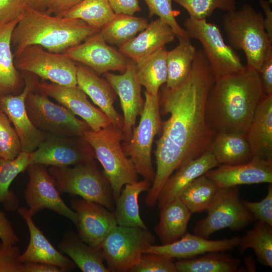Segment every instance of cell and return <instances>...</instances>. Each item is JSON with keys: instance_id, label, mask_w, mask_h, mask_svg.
<instances>
[{"instance_id": "1", "label": "cell", "mask_w": 272, "mask_h": 272, "mask_svg": "<svg viewBox=\"0 0 272 272\" xmlns=\"http://www.w3.org/2000/svg\"><path fill=\"white\" fill-rule=\"evenodd\" d=\"M215 81L207 57L199 49L185 81L173 89L162 88L159 96L160 113L170 116L162 121V133L156 142L157 169L145 198L148 206L156 205L162 187L175 170L209 148L216 133L207 121L205 108Z\"/></svg>"}, {"instance_id": "2", "label": "cell", "mask_w": 272, "mask_h": 272, "mask_svg": "<svg viewBox=\"0 0 272 272\" xmlns=\"http://www.w3.org/2000/svg\"><path fill=\"white\" fill-rule=\"evenodd\" d=\"M265 95L259 72L245 66L216 80L206 101V117L215 132L246 135Z\"/></svg>"}, {"instance_id": "3", "label": "cell", "mask_w": 272, "mask_h": 272, "mask_svg": "<svg viewBox=\"0 0 272 272\" xmlns=\"http://www.w3.org/2000/svg\"><path fill=\"white\" fill-rule=\"evenodd\" d=\"M99 31L80 19L52 16L28 7L13 30L11 43L16 47L15 56L31 45L62 53Z\"/></svg>"}, {"instance_id": "4", "label": "cell", "mask_w": 272, "mask_h": 272, "mask_svg": "<svg viewBox=\"0 0 272 272\" xmlns=\"http://www.w3.org/2000/svg\"><path fill=\"white\" fill-rule=\"evenodd\" d=\"M263 16L251 5L244 4L238 10L227 12L223 25L229 45L242 50L247 66L259 71L272 40L267 34Z\"/></svg>"}, {"instance_id": "5", "label": "cell", "mask_w": 272, "mask_h": 272, "mask_svg": "<svg viewBox=\"0 0 272 272\" xmlns=\"http://www.w3.org/2000/svg\"><path fill=\"white\" fill-rule=\"evenodd\" d=\"M83 138L91 145L109 181L114 200L125 184L138 180V174L130 159L125 154L121 142L122 129L110 123L98 131L86 130Z\"/></svg>"}, {"instance_id": "6", "label": "cell", "mask_w": 272, "mask_h": 272, "mask_svg": "<svg viewBox=\"0 0 272 272\" xmlns=\"http://www.w3.org/2000/svg\"><path fill=\"white\" fill-rule=\"evenodd\" d=\"M48 170L60 194L79 195L113 212L114 199L110 183L94 159L72 167L50 166Z\"/></svg>"}, {"instance_id": "7", "label": "cell", "mask_w": 272, "mask_h": 272, "mask_svg": "<svg viewBox=\"0 0 272 272\" xmlns=\"http://www.w3.org/2000/svg\"><path fill=\"white\" fill-rule=\"evenodd\" d=\"M145 97L139 123L133 127L129 140L124 142L122 147L138 174L152 183L155 176L151 158L152 147L162 120L159 95H152L145 91Z\"/></svg>"}, {"instance_id": "8", "label": "cell", "mask_w": 272, "mask_h": 272, "mask_svg": "<svg viewBox=\"0 0 272 272\" xmlns=\"http://www.w3.org/2000/svg\"><path fill=\"white\" fill-rule=\"evenodd\" d=\"M155 241L148 228L117 225L101 247L109 272L128 271Z\"/></svg>"}, {"instance_id": "9", "label": "cell", "mask_w": 272, "mask_h": 272, "mask_svg": "<svg viewBox=\"0 0 272 272\" xmlns=\"http://www.w3.org/2000/svg\"><path fill=\"white\" fill-rule=\"evenodd\" d=\"M188 37L198 40L212 70L215 79L243 70L237 53L224 40L219 27L207 21L187 18L184 22Z\"/></svg>"}, {"instance_id": "10", "label": "cell", "mask_w": 272, "mask_h": 272, "mask_svg": "<svg viewBox=\"0 0 272 272\" xmlns=\"http://www.w3.org/2000/svg\"><path fill=\"white\" fill-rule=\"evenodd\" d=\"M207 211V216L193 229L195 234L205 238L225 228L241 230L254 219L240 198L238 186L220 188Z\"/></svg>"}, {"instance_id": "11", "label": "cell", "mask_w": 272, "mask_h": 272, "mask_svg": "<svg viewBox=\"0 0 272 272\" xmlns=\"http://www.w3.org/2000/svg\"><path fill=\"white\" fill-rule=\"evenodd\" d=\"M38 92L31 91L25 101L28 115L38 129L45 133L83 137L90 128L67 108L53 103L48 96Z\"/></svg>"}, {"instance_id": "12", "label": "cell", "mask_w": 272, "mask_h": 272, "mask_svg": "<svg viewBox=\"0 0 272 272\" xmlns=\"http://www.w3.org/2000/svg\"><path fill=\"white\" fill-rule=\"evenodd\" d=\"M15 57L14 63L18 70L59 85L77 86V65L63 53L52 52L40 46L31 45Z\"/></svg>"}, {"instance_id": "13", "label": "cell", "mask_w": 272, "mask_h": 272, "mask_svg": "<svg viewBox=\"0 0 272 272\" xmlns=\"http://www.w3.org/2000/svg\"><path fill=\"white\" fill-rule=\"evenodd\" d=\"M46 133L38 147L30 153V165L65 167L94 159L93 149L83 137Z\"/></svg>"}, {"instance_id": "14", "label": "cell", "mask_w": 272, "mask_h": 272, "mask_svg": "<svg viewBox=\"0 0 272 272\" xmlns=\"http://www.w3.org/2000/svg\"><path fill=\"white\" fill-rule=\"evenodd\" d=\"M26 170L29 181L25 191V198L32 216L47 209L65 217L76 225L77 214L61 198L47 166L33 164L29 165Z\"/></svg>"}, {"instance_id": "15", "label": "cell", "mask_w": 272, "mask_h": 272, "mask_svg": "<svg viewBox=\"0 0 272 272\" xmlns=\"http://www.w3.org/2000/svg\"><path fill=\"white\" fill-rule=\"evenodd\" d=\"M74 60L89 67L100 76L110 71L123 73L130 59L111 46L98 32L63 53Z\"/></svg>"}, {"instance_id": "16", "label": "cell", "mask_w": 272, "mask_h": 272, "mask_svg": "<svg viewBox=\"0 0 272 272\" xmlns=\"http://www.w3.org/2000/svg\"><path fill=\"white\" fill-rule=\"evenodd\" d=\"M38 83L33 78L25 77L24 87L20 93L0 97V109L13 124L20 140L22 151L29 153L38 147L46 134L32 123L25 106L28 93L37 88Z\"/></svg>"}, {"instance_id": "17", "label": "cell", "mask_w": 272, "mask_h": 272, "mask_svg": "<svg viewBox=\"0 0 272 272\" xmlns=\"http://www.w3.org/2000/svg\"><path fill=\"white\" fill-rule=\"evenodd\" d=\"M71 205L77 214L78 236L87 244L101 248L105 238L117 225L113 212L83 198L73 199Z\"/></svg>"}, {"instance_id": "18", "label": "cell", "mask_w": 272, "mask_h": 272, "mask_svg": "<svg viewBox=\"0 0 272 272\" xmlns=\"http://www.w3.org/2000/svg\"><path fill=\"white\" fill-rule=\"evenodd\" d=\"M103 76L119 98L123 112V141L128 142L137 118L141 115L144 105L141 94L142 86L135 75V62L130 59L126 70L122 74L107 72Z\"/></svg>"}, {"instance_id": "19", "label": "cell", "mask_w": 272, "mask_h": 272, "mask_svg": "<svg viewBox=\"0 0 272 272\" xmlns=\"http://www.w3.org/2000/svg\"><path fill=\"white\" fill-rule=\"evenodd\" d=\"M37 89L80 117L94 131L111 123L106 115L90 102L86 93L77 86L67 87L43 81L38 83Z\"/></svg>"}, {"instance_id": "20", "label": "cell", "mask_w": 272, "mask_h": 272, "mask_svg": "<svg viewBox=\"0 0 272 272\" xmlns=\"http://www.w3.org/2000/svg\"><path fill=\"white\" fill-rule=\"evenodd\" d=\"M240 237L212 240L187 232L178 240L161 245H151L144 252L171 259H187L209 252L231 250L238 246Z\"/></svg>"}, {"instance_id": "21", "label": "cell", "mask_w": 272, "mask_h": 272, "mask_svg": "<svg viewBox=\"0 0 272 272\" xmlns=\"http://www.w3.org/2000/svg\"><path fill=\"white\" fill-rule=\"evenodd\" d=\"M205 175L219 188L240 185L272 183V161L252 158L248 162L237 165H220Z\"/></svg>"}, {"instance_id": "22", "label": "cell", "mask_w": 272, "mask_h": 272, "mask_svg": "<svg viewBox=\"0 0 272 272\" xmlns=\"http://www.w3.org/2000/svg\"><path fill=\"white\" fill-rule=\"evenodd\" d=\"M17 211L27 224L30 233L29 244L19 257L20 262L52 264L59 267L62 272L73 270L76 265L74 262L52 245L33 222L29 210L21 207Z\"/></svg>"}, {"instance_id": "23", "label": "cell", "mask_w": 272, "mask_h": 272, "mask_svg": "<svg viewBox=\"0 0 272 272\" xmlns=\"http://www.w3.org/2000/svg\"><path fill=\"white\" fill-rule=\"evenodd\" d=\"M175 37L170 26L158 18L149 23L139 34L119 46L118 50L137 63L173 41Z\"/></svg>"}, {"instance_id": "24", "label": "cell", "mask_w": 272, "mask_h": 272, "mask_svg": "<svg viewBox=\"0 0 272 272\" xmlns=\"http://www.w3.org/2000/svg\"><path fill=\"white\" fill-rule=\"evenodd\" d=\"M77 86L90 98L111 123L122 129L123 117L113 105L116 94L108 82L83 64L77 65Z\"/></svg>"}, {"instance_id": "25", "label": "cell", "mask_w": 272, "mask_h": 272, "mask_svg": "<svg viewBox=\"0 0 272 272\" xmlns=\"http://www.w3.org/2000/svg\"><path fill=\"white\" fill-rule=\"evenodd\" d=\"M219 165L208 148L200 156L179 167L162 187L157 199L159 207L178 198L182 191L193 180Z\"/></svg>"}, {"instance_id": "26", "label": "cell", "mask_w": 272, "mask_h": 272, "mask_svg": "<svg viewBox=\"0 0 272 272\" xmlns=\"http://www.w3.org/2000/svg\"><path fill=\"white\" fill-rule=\"evenodd\" d=\"M246 136L252 158L272 161V94L259 102Z\"/></svg>"}, {"instance_id": "27", "label": "cell", "mask_w": 272, "mask_h": 272, "mask_svg": "<svg viewBox=\"0 0 272 272\" xmlns=\"http://www.w3.org/2000/svg\"><path fill=\"white\" fill-rule=\"evenodd\" d=\"M58 247L83 272H109L103 263L101 248L87 244L73 231L65 232Z\"/></svg>"}, {"instance_id": "28", "label": "cell", "mask_w": 272, "mask_h": 272, "mask_svg": "<svg viewBox=\"0 0 272 272\" xmlns=\"http://www.w3.org/2000/svg\"><path fill=\"white\" fill-rule=\"evenodd\" d=\"M159 208V222L155 231L162 244L174 242L187 232L192 213L179 197Z\"/></svg>"}, {"instance_id": "29", "label": "cell", "mask_w": 272, "mask_h": 272, "mask_svg": "<svg viewBox=\"0 0 272 272\" xmlns=\"http://www.w3.org/2000/svg\"><path fill=\"white\" fill-rule=\"evenodd\" d=\"M209 149L220 165H237L252 159L246 135L224 132H216Z\"/></svg>"}, {"instance_id": "30", "label": "cell", "mask_w": 272, "mask_h": 272, "mask_svg": "<svg viewBox=\"0 0 272 272\" xmlns=\"http://www.w3.org/2000/svg\"><path fill=\"white\" fill-rule=\"evenodd\" d=\"M151 184L144 179L124 185L115 200L113 211L117 225L148 228L140 216L138 198L142 192L149 190Z\"/></svg>"}, {"instance_id": "31", "label": "cell", "mask_w": 272, "mask_h": 272, "mask_svg": "<svg viewBox=\"0 0 272 272\" xmlns=\"http://www.w3.org/2000/svg\"><path fill=\"white\" fill-rule=\"evenodd\" d=\"M19 20L0 26V97L14 94L21 84L11 45L13 30Z\"/></svg>"}, {"instance_id": "32", "label": "cell", "mask_w": 272, "mask_h": 272, "mask_svg": "<svg viewBox=\"0 0 272 272\" xmlns=\"http://www.w3.org/2000/svg\"><path fill=\"white\" fill-rule=\"evenodd\" d=\"M167 53L164 47L135 63L137 79L151 94L158 95L160 88L167 81Z\"/></svg>"}, {"instance_id": "33", "label": "cell", "mask_w": 272, "mask_h": 272, "mask_svg": "<svg viewBox=\"0 0 272 272\" xmlns=\"http://www.w3.org/2000/svg\"><path fill=\"white\" fill-rule=\"evenodd\" d=\"M189 38L179 39L178 44L167 51L166 87L173 89L183 83L191 70L196 50Z\"/></svg>"}, {"instance_id": "34", "label": "cell", "mask_w": 272, "mask_h": 272, "mask_svg": "<svg viewBox=\"0 0 272 272\" xmlns=\"http://www.w3.org/2000/svg\"><path fill=\"white\" fill-rule=\"evenodd\" d=\"M241 261L222 251L209 252L198 257L174 262L176 272H235Z\"/></svg>"}, {"instance_id": "35", "label": "cell", "mask_w": 272, "mask_h": 272, "mask_svg": "<svg viewBox=\"0 0 272 272\" xmlns=\"http://www.w3.org/2000/svg\"><path fill=\"white\" fill-rule=\"evenodd\" d=\"M148 23L144 17L115 14L99 32L108 44L119 47L143 31Z\"/></svg>"}, {"instance_id": "36", "label": "cell", "mask_w": 272, "mask_h": 272, "mask_svg": "<svg viewBox=\"0 0 272 272\" xmlns=\"http://www.w3.org/2000/svg\"><path fill=\"white\" fill-rule=\"evenodd\" d=\"M30 165V153L22 152L12 160L0 159V204L8 211L17 210L20 201L10 189L11 183Z\"/></svg>"}, {"instance_id": "37", "label": "cell", "mask_w": 272, "mask_h": 272, "mask_svg": "<svg viewBox=\"0 0 272 272\" xmlns=\"http://www.w3.org/2000/svg\"><path fill=\"white\" fill-rule=\"evenodd\" d=\"M219 187L205 175L190 183L181 193L179 198L192 214L207 211Z\"/></svg>"}, {"instance_id": "38", "label": "cell", "mask_w": 272, "mask_h": 272, "mask_svg": "<svg viewBox=\"0 0 272 272\" xmlns=\"http://www.w3.org/2000/svg\"><path fill=\"white\" fill-rule=\"evenodd\" d=\"M238 246L241 253L252 248L260 262L272 267V226L258 221L240 238Z\"/></svg>"}, {"instance_id": "39", "label": "cell", "mask_w": 272, "mask_h": 272, "mask_svg": "<svg viewBox=\"0 0 272 272\" xmlns=\"http://www.w3.org/2000/svg\"><path fill=\"white\" fill-rule=\"evenodd\" d=\"M114 15L108 0H82L61 17L80 19L100 30Z\"/></svg>"}, {"instance_id": "40", "label": "cell", "mask_w": 272, "mask_h": 272, "mask_svg": "<svg viewBox=\"0 0 272 272\" xmlns=\"http://www.w3.org/2000/svg\"><path fill=\"white\" fill-rule=\"evenodd\" d=\"M183 7L189 17L207 19L217 9L231 12L236 9L235 0H173Z\"/></svg>"}, {"instance_id": "41", "label": "cell", "mask_w": 272, "mask_h": 272, "mask_svg": "<svg viewBox=\"0 0 272 272\" xmlns=\"http://www.w3.org/2000/svg\"><path fill=\"white\" fill-rule=\"evenodd\" d=\"M22 152L20 140L15 128L0 109V159L12 160Z\"/></svg>"}, {"instance_id": "42", "label": "cell", "mask_w": 272, "mask_h": 272, "mask_svg": "<svg viewBox=\"0 0 272 272\" xmlns=\"http://www.w3.org/2000/svg\"><path fill=\"white\" fill-rule=\"evenodd\" d=\"M149 9L150 17L157 16L168 24L179 39L189 38L186 32L178 24L176 17L179 12L173 10V0H144Z\"/></svg>"}, {"instance_id": "43", "label": "cell", "mask_w": 272, "mask_h": 272, "mask_svg": "<svg viewBox=\"0 0 272 272\" xmlns=\"http://www.w3.org/2000/svg\"><path fill=\"white\" fill-rule=\"evenodd\" d=\"M128 272H176L172 259L152 253H143Z\"/></svg>"}, {"instance_id": "44", "label": "cell", "mask_w": 272, "mask_h": 272, "mask_svg": "<svg viewBox=\"0 0 272 272\" xmlns=\"http://www.w3.org/2000/svg\"><path fill=\"white\" fill-rule=\"evenodd\" d=\"M241 201L254 219L272 226V185L269 183L265 197L259 201Z\"/></svg>"}, {"instance_id": "45", "label": "cell", "mask_w": 272, "mask_h": 272, "mask_svg": "<svg viewBox=\"0 0 272 272\" xmlns=\"http://www.w3.org/2000/svg\"><path fill=\"white\" fill-rule=\"evenodd\" d=\"M20 255V248L15 244L6 245L0 242V272H21Z\"/></svg>"}, {"instance_id": "46", "label": "cell", "mask_w": 272, "mask_h": 272, "mask_svg": "<svg viewBox=\"0 0 272 272\" xmlns=\"http://www.w3.org/2000/svg\"><path fill=\"white\" fill-rule=\"evenodd\" d=\"M28 7L25 0H0V26L20 19Z\"/></svg>"}, {"instance_id": "47", "label": "cell", "mask_w": 272, "mask_h": 272, "mask_svg": "<svg viewBox=\"0 0 272 272\" xmlns=\"http://www.w3.org/2000/svg\"><path fill=\"white\" fill-rule=\"evenodd\" d=\"M258 72L264 94H272V48L267 52Z\"/></svg>"}, {"instance_id": "48", "label": "cell", "mask_w": 272, "mask_h": 272, "mask_svg": "<svg viewBox=\"0 0 272 272\" xmlns=\"http://www.w3.org/2000/svg\"><path fill=\"white\" fill-rule=\"evenodd\" d=\"M0 239L6 245H12L19 241V238L5 214L0 211Z\"/></svg>"}, {"instance_id": "49", "label": "cell", "mask_w": 272, "mask_h": 272, "mask_svg": "<svg viewBox=\"0 0 272 272\" xmlns=\"http://www.w3.org/2000/svg\"><path fill=\"white\" fill-rule=\"evenodd\" d=\"M115 14L133 15L141 11L139 0H108Z\"/></svg>"}, {"instance_id": "50", "label": "cell", "mask_w": 272, "mask_h": 272, "mask_svg": "<svg viewBox=\"0 0 272 272\" xmlns=\"http://www.w3.org/2000/svg\"><path fill=\"white\" fill-rule=\"evenodd\" d=\"M82 0H50L47 14L61 17L67 11L71 9Z\"/></svg>"}, {"instance_id": "51", "label": "cell", "mask_w": 272, "mask_h": 272, "mask_svg": "<svg viewBox=\"0 0 272 272\" xmlns=\"http://www.w3.org/2000/svg\"><path fill=\"white\" fill-rule=\"evenodd\" d=\"M58 267L40 262L22 263L21 272H62Z\"/></svg>"}, {"instance_id": "52", "label": "cell", "mask_w": 272, "mask_h": 272, "mask_svg": "<svg viewBox=\"0 0 272 272\" xmlns=\"http://www.w3.org/2000/svg\"><path fill=\"white\" fill-rule=\"evenodd\" d=\"M259 3L265 15V17H263L265 30L272 40V10L270 2L268 0H259Z\"/></svg>"}, {"instance_id": "53", "label": "cell", "mask_w": 272, "mask_h": 272, "mask_svg": "<svg viewBox=\"0 0 272 272\" xmlns=\"http://www.w3.org/2000/svg\"><path fill=\"white\" fill-rule=\"evenodd\" d=\"M29 8L34 10L46 12L47 10L50 0H25Z\"/></svg>"}]
</instances>
